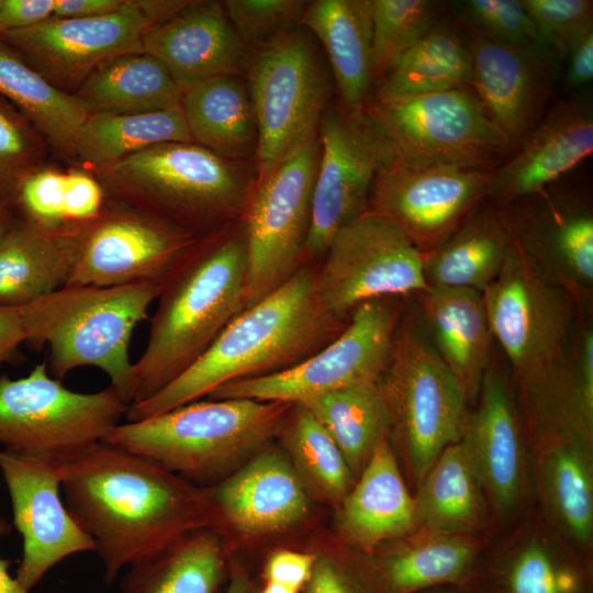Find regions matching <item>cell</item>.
<instances>
[{
	"label": "cell",
	"instance_id": "cell-23",
	"mask_svg": "<svg viewBox=\"0 0 593 593\" xmlns=\"http://www.w3.org/2000/svg\"><path fill=\"white\" fill-rule=\"evenodd\" d=\"M142 48L160 61L182 93L213 77L237 75L248 60V46L217 1H188L145 30Z\"/></svg>",
	"mask_w": 593,
	"mask_h": 593
},
{
	"label": "cell",
	"instance_id": "cell-59",
	"mask_svg": "<svg viewBox=\"0 0 593 593\" xmlns=\"http://www.w3.org/2000/svg\"><path fill=\"white\" fill-rule=\"evenodd\" d=\"M256 593H299L296 591H293L289 588H286L283 585L272 583V582H266L265 586Z\"/></svg>",
	"mask_w": 593,
	"mask_h": 593
},
{
	"label": "cell",
	"instance_id": "cell-37",
	"mask_svg": "<svg viewBox=\"0 0 593 593\" xmlns=\"http://www.w3.org/2000/svg\"><path fill=\"white\" fill-rule=\"evenodd\" d=\"M471 58L454 22L441 19L378 83L373 100L422 96L470 87Z\"/></svg>",
	"mask_w": 593,
	"mask_h": 593
},
{
	"label": "cell",
	"instance_id": "cell-57",
	"mask_svg": "<svg viewBox=\"0 0 593 593\" xmlns=\"http://www.w3.org/2000/svg\"><path fill=\"white\" fill-rule=\"evenodd\" d=\"M224 593H256L247 575L242 571H233Z\"/></svg>",
	"mask_w": 593,
	"mask_h": 593
},
{
	"label": "cell",
	"instance_id": "cell-27",
	"mask_svg": "<svg viewBox=\"0 0 593 593\" xmlns=\"http://www.w3.org/2000/svg\"><path fill=\"white\" fill-rule=\"evenodd\" d=\"M339 526L362 548L402 538L417 528L414 496L384 435L374 447L357 483L342 500Z\"/></svg>",
	"mask_w": 593,
	"mask_h": 593
},
{
	"label": "cell",
	"instance_id": "cell-29",
	"mask_svg": "<svg viewBox=\"0 0 593 593\" xmlns=\"http://www.w3.org/2000/svg\"><path fill=\"white\" fill-rule=\"evenodd\" d=\"M300 24L324 46L340 105L366 108L374 82L371 0L310 1Z\"/></svg>",
	"mask_w": 593,
	"mask_h": 593
},
{
	"label": "cell",
	"instance_id": "cell-7",
	"mask_svg": "<svg viewBox=\"0 0 593 593\" xmlns=\"http://www.w3.org/2000/svg\"><path fill=\"white\" fill-rule=\"evenodd\" d=\"M424 329L412 318L400 321L378 381L389 430L416 486L441 451L460 441L468 414L465 390Z\"/></svg>",
	"mask_w": 593,
	"mask_h": 593
},
{
	"label": "cell",
	"instance_id": "cell-47",
	"mask_svg": "<svg viewBox=\"0 0 593 593\" xmlns=\"http://www.w3.org/2000/svg\"><path fill=\"white\" fill-rule=\"evenodd\" d=\"M542 41L563 59L572 43L593 27L591 0H521Z\"/></svg>",
	"mask_w": 593,
	"mask_h": 593
},
{
	"label": "cell",
	"instance_id": "cell-34",
	"mask_svg": "<svg viewBox=\"0 0 593 593\" xmlns=\"http://www.w3.org/2000/svg\"><path fill=\"white\" fill-rule=\"evenodd\" d=\"M511 243L494 205L473 212L441 244L423 253L425 280L428 287L482 293L500 272Z\"/></svg>",
	"mask_w": 593,
	"mask_h": 593
},
{
	"label": "cell",
	"instance_id": "cell-9",
	"mask_svg": "<svg viewBox=\"0 0 593 593\" xmlns=\"http://www.w3.org/2000/svg\"><path fill=\"white\" fill-rule=\"evenodd\" d=\"M127 407L110 385L90 393L66 388L43 361L18 379L0 374V445L66 460L103 441Z\"/></svg>",
	"mask_w": 593,
	"mask_h": 593
},
{
	"label": "cell",
	"instance_id": "cell-43",
	"mask_svg": "<svg viewBox=\"0 0 593 593\" xmlns=\"http://www.w3.org/2000/svg\"><path fill=\"white\" fill-rule=\"evenodd\" d=\"M502 593H583L579 568L538 540L523 545L500 575Z\"/></svg>",
	"mask_w": 593,
	"mask_h": 593
},
{
	"label": "cell",
	"instance_id": "cell-14",
	"mask_svg": "<svg viewBox=\"0 0 593 593\" xmlns=\"http://www.w3.org/2000/svg\"><path fill=\"white\" fill-rule=\"evenodd\" d=\"M323 257L320 296L343 321L368 301L417 295L428 288L423 253L395 224L369 210L334 235Z\"/></svg>",
	"mask_w": 593,
	"mask_h": 593
},
{
	"label": "cell",
	"instance_id": "cell-39",
	"mask_svg": "<svg viewBox=\"0 0 593 593\" xmlns=\"http://www.w3.org/2000/svg\"><path fill=\"white\" fill-rule=\"evenodd\" d=\"M224 569L217 539L197 535L130 566L120 588L122 593H216Z\"/></svg>",
	"mask_w": 593,
	"mask_h": 593
},
{
	"label": "cell",
	"instance_id": "cell-45",
	"mask_svg": "<svg viewBox=\"0 0 593 593\" xmlns=\"http://www.w3.org/2000/svg\"><path fill=\"white\" fill-rule=\"evenodd\" d=\"M45 144L33 125L0 98V205L12 210L21 180L42 166Z\"/></svg>",
	"mask_w": 593,
	"mask_h": 593
},
{
	"label": "cell",
	"instance_id": "cell-13",
	"mask_svg": "<svg viewBox=\"0 0 593 593\" xmlns=\"http://www.w3.org/2000/svg\"><path fill=\"white\" fill-rule=\"evenodd\" d=\"M303 259L324 256L334 235L368 210L374 177L396 150L366 108L326 109Z\"/></svg>",
	"mask_w": 593,
	"mask_h": 593
},
{
	"label": "cell",
	"instance_id": "cell-33",
	"mask_svg": "<svg viewBox=\"0 0 593 593\" xmlns=\"http://www.w3.org/2000/svg\"><path fill=\"white\" fill-rule=\"evenodd\" d=\"M181 109L193 143L234 161L257 149L249 91L236 75L213 77L182 93Z\"/></svg>",
	"mask_w": 593,
	"mask_h": 593
},
{
	"label": "cell",
	"instance_id": "cell-53",
	"mask_svg": "<svg viewBox=\"0 0 593 593\" xmlns=\"http://www.w3.org/2000/svg\"><path fill=\"white\" fill-rule=\"evenodd\" d=\"M564 79L570 89H580L593 78V27L584 31L569 47Z\"/></svg>",
	"mask_w": 593,
	"mask_h": 593
},
{
	"label": "cell",
	"instance_id": "cell-32",
	"mask_svg": "<svg viewBox=\"0 0 593 593\" xmlns=\"http://www.w3.org/2000/svg\"><path fill=\"white\" fill-rule=\"evenodd\" d=\"M379 563L384 593H419L460 585L471 575L479 544L471 535L417 527Z\"/></svg>",
	"mask_w": 593,
	"mask_h": 593
},
{
	"label": "cell",
	"instance_id": "cell-1",
	"mask_svg": "<svg viewBox=\"0 0 593 593\" xmlns=\"http://www.w3.org/2000/svg\"><path fill=\"white\" fill-rule=\"evenodd\" d=\"M65 505L94 541L112 584L119 572L175 542L192 493L148 458L100 441L60 461Z\"/></svg>",
	"mask_w": 593,
	"mask_h": 593
},
{
	"label": "cell",
	"instance_id": "cell-21",
	"mask_svg": "<svg viewBox=\"0 0 593 593\" xmlns=\"http://www.w3.org/2000/svg\"><path fill=\"white\" fill-rule=\"evenodd\" d=\"M511 238L546 272L581 300L593 284V215L573 194L552 184L494 205Z\"/></svg>",
	"mask_w": 593,
	"mask_h": 593
},
{
	"label": "cell",
	"instance_id": "cell-41",
	"mask_svg": "<svg viewBox=\"0 0 593 593\" xmlns=\"http://www.w3.org/2000/svg\"><path fill=\"white\" fill-rule=\"evenodd\" d=\"M372 70L380 82L402 56L443 18L446 4L434 0H371Z\"/></svg>",
	"mask_w": 593,
	"mask_h": 593
},
{
	"label": "cell",
	"instance_id": "cell-46",
	"mask_svg": "<svg viewBox=\"0 0 593 593\" xmlns=\"http://www.w3.org/2000/svg\"><path fill=\"white\" fill-rule=\"evenodd\" d=\"M232 26L247 46L260 51L295 30L306 9L301 0H226L221 2Z\"/></svg>",
	"mask_w": 593,
	"mask_h": 593
},
{
	"label": "cell",
	"instance_id": "cell-61",
	"mask_svg": "<svg viewBox=\"0 0 593 593\" xmlns=\"http://www.w3.org/2000/svg\"><path fill=\"white\" fill-rule=\"evenodd\" d=\"M0 3H1V0H0Z\"/></svg>",
	"mask_w": 593,
	"mask_h": 593
},
{
	"label": "cell",
	"instance_id": "cell-56",
	"mask_svg": "<svg viewBox=\"0 0 593 593\" xmlns=\"http://www.w3.org/2000/svg\"><path fill=\"white\" fill-rule=\"evenodd\" d=\"M10 532L9 524L0 517V537ZM9 561L0 557V593H29L9 573Z\"/></svg>",
	"mask_w": 593,
	"mask_h": 593
},
{
	"label": "cell",
	"instance_id": "cell-10",
	"mask_svg": "<svg viewBox=\"0 0 593 593\" xmlns=\"http://www.w3.org/2000/svg\"><path fill=\"white\" fill-rule=\"evenodd\" d=\"M331 94L329 77L305 30L295 29L259 52L249 74L257 184L317 134Z\"/></svg>",
	"mask_w": 593,
	"mask_h": 593
},
{
	"label": "cell",
	"instance_id": "cell-19",
	"mask_svg": "<svg viewBox=\"0 0 593 593\" xmlns=\"http://www.w3.org/2000/svg\"><path fill=\"white\" fill-rule=\"evenodd\" d=\"M149 25L138 0H127L121 11L110 15L52 16L34 26L0 34V38L51 85L72 96L103 61L142 53V37Z\"/></svg>",
	"mask_w": 593,
	"mask_h": 593
},
{
	"label": "cell",
	"instance_id": "cell-55",
	"mask_svg": "<svg viewBox=\"0 0 593 593\" xmlns=\"http://www.w3.org/2000/svg\"><path fill=\"white\" fill-rule=\"evenodd\" d=\"M127 0H55L54 14L60 19H87L121 11Z\"/></svg>",
	"mask_w": 593,
	"mask_h": 593
},
{
	"label": "cell",
	"instance_id": "cell-16",
	"mask_svg": "<svg viewBox=\"0 0 593 593\" xmlns=\"http://www.w3.org/2000/svg\"><path fill=\"white\" fill-rule=\"evenodd\" d=\"M366 109L400 157L497 168L514 154L470 87L372 100Z\"/></svg>",
	"mask_w": 593,
	"mask_h": 593
},
{
	"label": "cell",
	"instance_id": "cell-25",
	"mask_svg": "<svg viewBox=\"0 0 593 593\" xmlns=\"http://www.w3.org/2000/svg\"><path fill=\"white\" fill-rule=\"evenodd\" d=\"M87 224L46 228L15 215L0 242V306L19 309L66 286Z\"/></svg>",
	"mask_w": 593,
	"mask_h": 593
},
{
	"label": "cell",
	"instance_id": "cell-52",
	"mask_svg": "<svg viewBox=\"0 0 593 593\" xmlns=\"http://www.w3.org/2000/svg\"><path fill=\"white\" fill-rule=\"evenodd\" d=\"M55 0H1L0 34L34 26L54 14Z\"/></svg>",
	"mask_w": 593,
	"mask_h": 593
},
{
	"label": "cell",
	"instance_id": "cell-40",
	"mask_svg": "<svg viewBox=\"0 0 593 593\" xmlns=\"http://www.w3.org/2000/svg\"><path fill=\"white\" fill-rule=\"evenodd\" d=\"M298 404L328 432L354 475L361 472L378 441L388 435L389 415L378 382L338 389Z\"/></svg>",
	"mask_w": 593,
	"mask_h": 593
},
{
	"label": "cell",
	"instance_id": "cell-49",
	"mask_svg": "<svg viewBox=\"0 0 593 593\" xmlns=\"http://www.w3.org/2000/svg\"><path fill=\"white\" fill-rule=\"evenodd\" d=\"M104 204L103 189L91 172L77 169L66 172L64 214L68 223H86L96 219Z\"/></svg>",
	"mask_w": 593,
	"mask_h": 593
},
{
	"label": "cell",
	"instance_id": "cell-15",
	"mask_svg": "<svg viewBox=\"0 0 593 593\" xmlns=\"http://www.w3.org/2000/svg\"><path fill=\"white\" fill-rule=\"evenodd\" d=\"M320 156L315 134L257 184L247 212L245 309L301 267Z\"/></svg>",
	"mask_w": 593,
	"mask_h": 593
},
{
	"label": "cell",
	"instance_id": "cell-3",
	"mask_svg": "<svg viewBox=\"0 0 593 593\" xmlns=\"http://www.w3.org/2000/svg\"><path fill=\"white\" fill-rule=\"evenodd\" d=\"M246 242L202 235L164 278L146 347L134 362L131 404L143 402L195 362L245 309Z\"/></svg>",
	"mask_w": 593,
	"mask_h": 593
},
{
	"label": "cell",
	"instance_id": "cell-48",
	"mask_svg": "<svg viewBox=\"0 0 593 593\" xmlns=\"http://www.w3.org/2000/svg\"><path fill=\"white\" fill-rule=\"evenodd\" d=\"M66 172L38 167L20 182L12 211L27 222L46 228H57L68 223L64 214Z\"/></svg>",
	"mask_w": 593,
	"mask_h": 593
},
{
	"label": "cell",
	"instance_id": "cell-38",
	"mask_svg": "<svg viewBox=\"0 0 593 593\" xmlns=\"http://www.w3.org/2000/svg\"><path fill=\"white\" fill-rule=\"evenodd\" d=\"M0 96L13 104L46 144L66 154L88 118L74 96L51 85L1 38Z\"/></svg>",
	"mask_w": 593,
	"mask_h": 593
},
{
	"label": "cell",
	"instance_id": "cell-6",
	"mask_svg": "<svg viewBox=\"0 0 593 593\" xmlns=\"http://www.w3.org/2000/svg\"><path fill=\"white\" fill-rule=\"evenodd\" d=\"M292 405L250 399L194 401L120 423L103 441L148 458L170 472L206 478L276 434Z\"/></svg>",
	"mask_w": 593,
	"mask_h": 593
},
{
	"label": "cell",
	"instance_id": "cell-51",
	"mask_svg": "<svg viewBox=\"0 0 593 593\" xmlns=\"http://www.w3.org/2000/svg\"><path fill=\"white\" fill-rule=\"evenodd\" d=\"M316 557L307 552L277 550L270 555L265 564L266 582L277 583L299 592L309 582Z\"/></svg>",
	"mask_w": 593,
	"mask_h": 593
},
{
	"label": "cell",
	"instance_id": "cell-42",
	"mask_svg": "<svg viewBox=\"0 0 593 593\" xmlns=\"http://www.w3.org/2000/svg\"><path fill=\"white\" fill-rule=\"evenodd\" d=\"M287 429L288 443L307 478L333 500L350 491L354 474L335 440L301 404H293Z\"/></svg>",
	"mask_w": 593,
	"mask_h": 593
},
{
	"label": "cell",
	"instance_id": "cell-44",
	"mask_svg": "<svg viewBox=\"0 0 593 593\" xmlns=\"http://www.w3.org/2000/svg\"><path fill=\"white\" fill-rule=\"evenodd\" d=\"M452 15L461 31L511 45L549 49L521 0L456 1Z\"/></svg>",
	"mask_w": 593,
	"mask_h": 593
},
{
	"label": "cell",
	"instance_id": "cell-20",
	"mask_svg": "<svg viewBox=\"0 0 593 593\" xmlns=\"http://www.w3.org/2000/svg\"><path fill=\"white\" fill-rule=\"evenodd\" d=\"M459 31L471 58L470 88L515 152L546 113L557 57Z\"/></svg>",
	"mask_w": 593,
	"mask_h": 593
},
{
	"label": "cell",
	"instance_id": "cell-58",
	"mask_svg": "<svg viewBox=\"0 0 593 593\" xmlns=\"http://www.w3.org/2000/svg\"><path fill=\"white\" fill-rule=\"evenodd\" d=\"M15 220L14 212L7 206L0 205V242L4 238Z\"/></svg>",
	"mask_w": 593,
	"mask_h": 593
},
{
	"label": "cell",
	"instance_id": "cell-2",
	"mask_svg": "<svg viewBox=\"0 0 593 593\" xmlns=\"http://www.w3.org/2000/svg\"><path fill=\"white\" fill-rule=\"evenodd\" d=\"M348 321L337 318L323 304L317 269L301 266L282 284L244 309L180 376L152 398L130 404L127 421L199 401L230 382L290 368L334 339Z\"/></svg>",
	"mask_w": 593,
	"mask_h": 593
},
{
	"label": "cell",
	"instance_id": "cell-30",
	"mask_svg": "<svg viewBox=\"0 0 593 593\" xmlns=\"http://www.w3.org/2000/svg\"><path fill=\"white\" fill-rule=\"evenodd\" d=\"M541 445L545 495L566 533L581 547L593 535L592 433L570 426L535 429Z\"/></svg>",
	"mask_w": 593,
	"mask_h": 593
},
{
	"label": "cell",
	"instance_id": "cell-11",
	"mask_svg": "<svg viewBox=\"0 0 593 593\" xmlns=\"http://www.w3.org/2000/svg\"><path fill=\"white\" fill-rule=\"evenodd\" d=\"M400 312L399 298L362 303L344 329L310 357L281 371L230 382L209 396L298 404L338 389L377 383L392 351Z\"/></svg>",
	"mask_w": 593,
	"mask_h": 593
},
{
	"label": "cell",
	"instance_id": "cell-36",
	"mask_svg": "<svg viewBox=\"0 0 593 593\" xmlns=\"http://www.w3.org/2000/svg\"><path fill=\"white\" fill-rule=\"evenodd\" d=\"M168 142H193L181 105L142 114L88 115L68 154L94 174Z\"/></svg>",
	"mask_w": 593,
	"mask_h": 593
},
{
	"label": "cell",
	"instance_id": "cell-24",
	"mask_svg": "<svg viewBox=\"0 0 593 593\" xmlns=\"http://www.w3.org/2000/svg\"><path fill=\"white\" fill-rule=\"evenodd\" d=\"M468 413L460 441L475 471L484 496L500 514L519 502L524 486L521 427L510 388L500 371L488 368Z\"/></svg>",
	"mask_w": 593,
	"mask_h": 593
},
{
	"label": "cell",
	"instance_id": "cell-4",
	"mask_svg": "<svg viewBox=\"0 0 593 593\" xmlns=\"http://www.w3.org/2000/svg\"><path fill=\"white\" fill-rule=\"evenodd\" d=\"M163 281L115 287L64 286L19 307L25 343L41 349L52 377L63 380L81 367H96L126 403L135 390L130 344L135 327L146 317Z\"/></svg>",
	"mask_w": 593,
	"mask_h": 593
},
{
	"label": "cell",
	"instance_id": "cell-17",
	"mask_svg": "<svg viewBox=\"0 0 593 593\" xmlns=\"http://www.w3.org/2000/svg\"><path fill=\"white\" fill-rule=\"evenodd\" d=\"M201 236L105 200L101 213L87 224L67 284L115 287L163 281Z\"/></svg>",
	"mask_w": 593,
	"mask_h": 593
},
{
	"label": "cell",
	"instance_id": "cell-50",
	"mask_svg": "<svg viewBox=\"0 0 593 593\" xmlns=\"http://www.w3.org/2000/svg\"><path fill=\"white\" fill-rule=\"evenodd\" d=\"M304 593H384L376 574L366 581L361 574L328 557H316Z\"/></svg>",
	"mask_w": 593,
	"mask_h": 593
},
{
	"label": "cell",
	"instance_id": "cell-35",
	"mask_svg": "<svg viewBox=\"0 0 593 593\" xmlns=\"http://www.w3.org/2000/svg\"><path fill=\"white\" fill-rule=\"evenodd\" d=\"M484 497L462 443L449 445L417 485V527L471 535L485 526Z\"/></svg>",
	"mask_w": 593,
	"mask_h": 593
},
{
	"label": "cell",
	"instance_id": "cell-22",
	"mask_svg": "<svg viewBox=\"0 0 593 593\" xmlns=\"http://www.w3.org/2000/svg\"><path fill=\"white\" fill-rule=\"evenodd\" d=\"M593 150L589 94L560 100L546 111L514 154L493 174L488 197L503 205L558 181Z\"/></svg>",
	"mask_w": 593,
	"mask_h": 593
},
{
	"label": "cell",
	"instance_id": "cell-12",
	"mask_svg": "<svg viewBox=\"0 0 593 593\" xmlns=\"http://www.w3.org/2000/svg\"><path fill=\"white\" fill-rule=\"evenodd\" d=\"M495 169L475 163L396 156L374 177L368 210L391 221L427 253L488 197Z\"/></svg>",
	"mask_w": 593,
	"mask_h": 593
},
{
	"label": "cell",
	"instance_id": "cell-28",
	"mask_svg": "<svg viewBox=\"0 0 593 593\" xmlns=\"http://www.w3.org/2000/svg\"><path fill=\"white\" fill-rule=\"evenodd\" d=\"M423 326L467 399L478 396L492 339L482 293L428 287L417 295Z\"/></svg>",
	"mask_w": 593,
	"mask_h": 593
},
{
	"label": "cell",
	"instance_id": "cell-54",
	"mask_svg": "<svg viewBox=\"0 0 593 593\" xmlns=\"http://www.w3.org/2000/svg\"><path fill=\"white\" fill-rule=\"evenodd\" d=\"M25 332L19 309L0 306V366L18 360Z\"/></svg>",
	"mask_w": 593,
	"mask_h": 593
},
{
	"label": "cell",
	"instance_id": "cell-26",
	"mask_svg": "<svg viewBox=\"0 0 593 593\" xmlns=\"http://www.w3.org/2000/svg\"><path fill=\"white\" fill-rule=\"evenodd\" d=\"M225 518L249 534L280 530L305 517L307 497L288 460L275 451L258 455L215 491Z\"/></svg>",
	"mask_w": 593,
	"mask_h": 593
},
{
	"label": "cell",
	"instance_id": "cell-31",
	"mask_svg": "<svg viewBox=\"0 0 593 593\" xmlns=\"http://www.w3.org/2000/svg\"><path fill=\"white\" fill-rule=\"evenodd\" d=\"M72 96L88 115L158 112L180 107L182 99L167 69L144 52L103 61Z\"/></svg>",
	"mask_w": 593,
	"mask_h": 593
},
{
	"label": "cell",
	"instance_id": "cell-60",
	"mask_svg": "<svg viewBox=\"0 0 593 593\" xmlns=\"http://www.w3.org/2000/svg\"><path fill=\"white\" fill-rule=\"evenodd\" d=\"M419 593H461L447 586L434 588Z\"/></svg>",
	"mask_w": 593,
	"mask_h": 593
},
{
	"label": "cell",
	"instance_id": "cell-18",
	"mask_svg": "<svg viewBox=\"0 0 593 593\" xmlns=\"http://www.w3.org/2000/svg\"><path fill=\"white\" fill-rule=\"evenodd\" d=\"M60 459L0 448V471L23 540L15 580L29 592L65 558L92 551L94 541L78 526L60 496Z\"/></svg>",
	"mask_w": 593,
	"mask_h": 593
},
{
	"label": "cell",
	"instance_id": "cell-8",
	"mask_svg": "<svg viewBox=\"0 0 593 593\" xmlns=\"http://www.w3.org/2000/svg\"><path fill=\"white\" fill-rule=\"evenodd\" d=\"M482 298L491 335L521 387L539 379L563 355L579 325L577 294L513 240Z\"/></svg>",
	"mask_w": 593,
	"mask_h": 593
},
{
	"label": "cell",
	"instance_id": "cell-5",
	"mask_svg": "<svg viewBox=\"0 0 593 593\" xmlns=\"http://www.w3.org/2000/svg\"><path fill=\"white\" fill-rule=\"evenodd\" d=\"M233 163L193 142H168L92 175L107 201L204 235L244 204L247 181Z\"/></svg>",
	"mask_w": 593,
	"mask_h": 593
}]
</instances>
